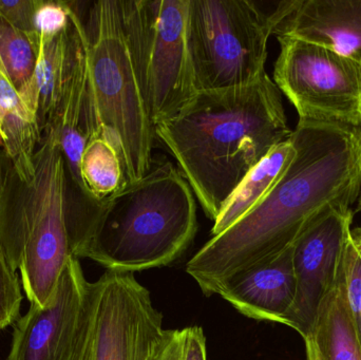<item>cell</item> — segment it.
I'll use <instances>...</instances> for the list:
<instances>
[{
    "label": "cell",
    "instance_id": "52a82bcc",
    "mask_svg": "<svg viewBox=\"0 0 361 360\" xmlns=\"http://www.w3.org/2000/svg\"><path fill=\"white\" fill-rule=\"evenodd\" d=\"M187 34L197 92L246 86L267 73L273 31L254 0H189Z\"/></svg>",
    "mask_w": 361,
    "mask_h": 360
},
{
    "label": "cell",
    "instance_id": "e0dca14e",
    "mask_svg": "<svg viewBox=\"0 0 361 360\" xmlns=\"http://www.w3.org/2000/svg\"><path fill=\"white\" fill-rule=\"evenodd\" d=\"M0 109L4 116L2 146L21 181L29 182L35 173L34 156L40 141L35 118L21 101L0 61Z\"/></svg>",
    "mask_w": 361,
    "mask_h": 360
},
{
    "label": "cell",
    "instance_id": "d6986e66",
    "mask_svg": "<svg viewBox=\"0 0 361 360\" xmlns=\"http://www.w3.org/2000/svg\"><path fill=\"white\" fill-rule=\"evenodd\" d=\"M39 48L37 32L17 29L0 14V61L27 108Z\"/></svg>",
    "mask_w": 361,
    "mask_h": 360
},
{
    "label": "cell",
    "instance_id": "cb8c5ba5",
    "mask_svg": "<svg viewBox=\"0 0 361 360\" xmlns=\"http://www.w3.org/2000/svg\"><path fill=\"white\" fill-rule=\"evenodd\" d=\"M37 0H0V14L17 29L25 32H36L34 27Z\"/></svg>",
    "mask_w": 361,
    "mask_h": 360
},
{
    "label": "cell",
    "instance_id": "d4e9b609",
    "mask_svg": "<svg viewBox=\"0 0 361 360\" xmlns=\"http://www.w3.org/2000/svg\"><path fill=\"white\" fill-rule=\"evenodd\" d=\"M350 238H351L352 243L355 247L356 251L358 252L361 258V226L353 228L350 232Z\"/></svg>",
    "mask_w": 361,
    "mask_h": 360
},
{
    "label": "cell",
    "instance_id": "4316f807",
    "mask_svg": "<svg viewBox=\"0 0 361 360\" xmlns=\"http://www.w3.org/2000/svg\"><path fill=\"white\" fill-rule=\"evenodd\" d=\"M356 211H360V213H361V194L360 199H358L357 200V209H356Z\"/></svg>",
    "mask_w": 361,
    "mask_h": 360
},
{
    "label": "cell",
    "instance_id": "5bb4252c",
    "mask_svg": "<svg viewBox=\"0 0 361 360\" xmlns=\"http://www.w3.org/2000/svg\"><path fill=\"white\" fill-rule=\"evenodd\" d=\"M70 4L71 13L67 29L54 37L40 36L39 55L27 101V109L35 118L40 135L52 126L56 118L84 29V19L78 4Z\"/></svg>",
    "mask_w": 361,
    "mask_h": 360
},
{
    "label": "cell",
    "instance_id": "ffe728a7",
    "mask_svg": "<svg viewBox=\"0 0 361 360\" xmlns=\"http://www.w3.org/2000/svg\"><path fill=\"white\" fill-rule=\"evenodd\" d=\"M147 360H207L203 329L195 325L165 330Z\"/></svg>",
    "mask_w": 361,
    "mask_h": 360
},
{
    "label": "cell",
    "instance_id": "277c9868",
    "mask_svg": "<svg viewBox=\"0 0 361 360\" xmlns=\"http://www.w3.org/2000/svg\"><path fill=\"white\" fill-rule=\"evenodd\" d=\"M197 228L195 194L167 162L99 204L84 259L116 272L163 268L187 251Z\"/></svg>",
    "mask_w": 361,
    "mask_h": 360
},
{
    "label": "cell",
    "instance_id": "30bf717a",
    "mask_svg": "<svg viewBox=\"0 0 361 360\" xmlns=\"http://www.w3.org/2000/svg\"><path fill=\"white\" fill-rule=\"evenodd\" d=\"M353 218L352 207H329L310 222L293 244L296 295L282 325L302 338L341 272Z\"/></svg>",
    "mask_w": 361,
    "mask_h": 360
},
{
    "label": "cell",
    "instance_id": "5b68a950",
    "mask_svg": "<svg viewBox=\"0 0 361 360\" xmlns=\"http://www.w3.org/2000/svg\"><path fill=\"white\" fill-rule=\"evenodd\" d=\"M88 49L86 131L120 152L127 184L152 170L156 128L123 27L120 0L92 2L84 20Z\"/></svg>",
    "mask_w": 361,
    "mask_h": 360
},
{
    "label": "cell",
    "instance_id": "2e32d148",
    "mask_svg": "<svg viewBox=\"0 0 361 360\" xmlns=\"http://www.w3.org/2000/svg\"><path fill=\"white\" fill-rule=\"evenodd\" d=\"M296 149L288 139L273 148L228 197L216 216L210 235L218 236L252 211L281 179L294 160Z\"/></svg>",
    "mask_w": 361,
    "mask_h": 360
},
{
    "label": "cell",
    "instance_id": "6da1fadb",
    "mask_svg": "<svg viewBox=\"0 0 361 360\" xmlns=\"http://www.w3.org/2000/svg\"><path fill=\"white\" fill-rule=\"evenodd\" d=\"M290 139L296 154L271 192L187 262L204 295L218 294L235 273L292 245L329 207H352L360 199L361 127L299 120Z\"/></svg>",
    "mask_w": 361,
    "mask_h": 360
},
{
    "label": "cell",
    "instance_id": "7c38bea8",
    "mask_svg": "<svg viewBox=\"0 0 361 360\" xmlns=\"http://www.w3.org/2000/svg\"><path fill=\"white\" fill-rule=\"evenodd\" d=\"M293 244L235 273L221 285L218 295L248 318L282 325L296 295Z\"/></svg>",
    "mask_w": 361,
    "mask_h": 360
},
{
    "label": "cell",
    "instance_id": "ac0fdd59",
    "mask_svg": "<svg viewBox=\"0 0 361 360\" xmlns=\"http://www.w3.org/2000/svg\"><path fill=\"white\" fill-rule=\"evenodd\" d=\"M80 177L87 197L95 204H101L127 185L120 152L103 135L87 142L80 161Z\"/></svg>",
    "mask_w": 361,
    "mask_h": 360
},
{
    "label": "cell",
    "instance_id": "4fadbf2b",
    "mask_svg": "<svg viewBox=\"0 0 361 360\" xmlns=\"http://www.w3.org/2000/svg\"><path fill=\"white\" fill-rule=\"evenodd\" d=\"M274 35L326 46L361 66V0H298Z\"/></svg>",
    "mask_w": 361,
    "mask_h": 360
},
{
    "label": "cell",
    "instance_id": "9a60e30c",
    "mask_svg": "<svg viewBox=\"0 0 361 360\" xmlns=\"http://www.w3.org/2000/svg\"><path fill=\"white\" fill-rule=\"evenodd\" d=\"M305 360H361V335L341 272L303 337Z\"/></svg>",
    "mask_w": 361,
    "mask_h": 360
},
{
    "label": "cell",
    "instance_id": "ba28073f",
    "mask_svg": "<svg viewBox=\"0 0 361 360\" xmlns=\"http://www.w3.org/2000/svg\"><path fill=\"white\" fill-rule=\"evenodd\" d=\"M162 313L135 273L89 283L73 360H147L164 334Z\"/></svg>",
    "mask_w": 361,
    "mask_h": 360
},
{
    "label": "cell",
    "instance_id": "8992f818",
    "mask_svg": "<svg viewBox=\"0 0 361 360\" xmlns=\"http://www.w3.org/2000/svg\"><path fill=\"white\" fill-rule=\"evenodd\" d=\"M120 6L144 101L156 128L197 93L187 34L189 0H120Z\"/></svg>",
    "mask_w": 361,
    "mask_h": 360
},
{
    "label": "cell",
    "instance_id": "7402d4cb",
    "mask_svg": "<svg viewBox=\"0 0 361 360\" xmlns=\"http://www.w3.org/2000/svg\"><path fill=\"white\" fill-rule=\"evenodd\" d=\"M70 1L37 0L34 27L42 37H54L67 29L70 23Z\"/></svg>",
    "mask_w": 361,
    "mask_h": 360
},
{
    "label": "cell",
    "instance_id": "3957f363",
    "mask_svg": "<svg viewBox=\"0 0 361 360\" xmlns=\"http://www.w3.org/2000/svg\"><path fill=\"white\" fill-rule=\"evenodd\" d=\"M35 173L21 181L0 143V247L20 272L30 304L46 306L70 257V183L56 135L44 131L34 156Z\"/></svg>",
    "mask_w": 361,
    "mask_h": 360
},
{
    "label": "cell",
    "instance_id": "603a6c76",
    "mask_svg": "<svg viewBox=\"0 0 361 360\" xmlns=\"http://www.w3.org/2000/svg\"><path fill=\"white\" fill-rule=\"evenodd\" d=\"M343 268L350 306L361 335V258L350 237L343 249Z\"/></svg>",
    "mask_w": 361,
    "mask_h": 360
},
{
    "label": "cell",
    "instance_id": "9c48e42d",
    "mask_svg": "<svg viewBox=\"0 0 361 360\" xmlns=\"http://www.w3.org/2000/svg\"><path fill=\"white\" fill-rule=\"evenodd\" d=\"M274 80L299 120L361 127V66L331 49L279 36Z\"/></svg>",
    "mask_w": 361,
    "mask_h": 360
},
{
    "label": "cell",
    "instance_id": "8fae6325",
    "mask_svg": "<svg viewBox=\"0 0 361 360\" xmlns=\"http://www.w3.org/2000/svg\"><path fill=\"white\" fill-rule=\"evenodd\" d=\"M88 287L80 259L70 257L46 306L30 304L15 321L6 360H73Z\"/></svg>",
    "mask_w": 361,
    "mask_h": 360
},
{
    "label": "cell",
    "instance_id": "484cf974",
    "mask_svg": "<svg viewBox=\"0 0 361 360\" xmlns=\"http://www.w3.org/2000/svg\"><path fill=\"white\" fill-rule=\"evenodd\" d=\"M4 116H2L1 109H0V143L2 144L4 141Z\"/></svg>",
    "mask_w": 361,
    "mask_h": 360
},
{
    "label": "cell",
    "instance_id": "44dd1931",
    "mask_svg": "<svg viewBox=\"0 0 361 360\" xmlns=\"http://www.w3.org/2000/svg\"><path fill=\"white\" fill-rule=\"evenodd\" d=\"M20 279L0 247V331L14 325L20 317L23 300Z\"/></svg>",
    "mask_w": 361,
    "mask_h": 360
},
{
    "label": "cell",
    "instance_id": "7a4b0ae2",
    "mask_svg": "<svg viewBox=\"0 0 361 360\" xmlns=\"http://www.w3.org/2000/svg\"><path fill=\"white\" fill-rule=\"evenodd\" d=\"M292 133L281 92L267 73L246 86L199 91L156 125V137L212 221L247 173Z\"/></svg>",
    "mask_w": 361,
    "mask_h": 360
}]
</instances>
